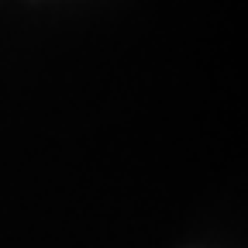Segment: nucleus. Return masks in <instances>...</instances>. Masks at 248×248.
Masks as SVG:
<instances>
[]
</instances>
